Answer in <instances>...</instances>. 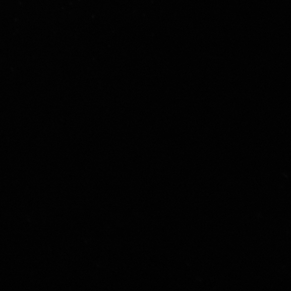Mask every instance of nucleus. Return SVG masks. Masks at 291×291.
<instances>
[]
</instances>
